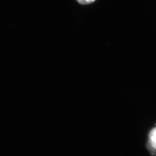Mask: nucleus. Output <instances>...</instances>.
I'll return each mask as SVG.
<instances>
[{"instance_id": "1", "label": "nucleus", "mask_w": 156, "mask_h": 156, "mask_svg": "<svg viewBox=\"0 0 156 156\" xmlns=\"http://www.w3.org/2000/svg\"><path fill=\"white\" fill-rule=\"evenodd\" d=\"M149 144L156 151V127L154 128L149 133Z\"/></svg>"}, {"instance_id": "2", "label": "nucleus", "mask_w": 156, "mask_h": 156, "mask_svg": "<svg viewBox=\"0 0 156 156\" xmlns=\"http://www.w3.org/2000/svg\"><path fill=\"white\" fill-rule=\"evenodd\" d=\"M79 4L83 5H89L94 3L96 0H76Z\"/></svg>"}]
</instances>
